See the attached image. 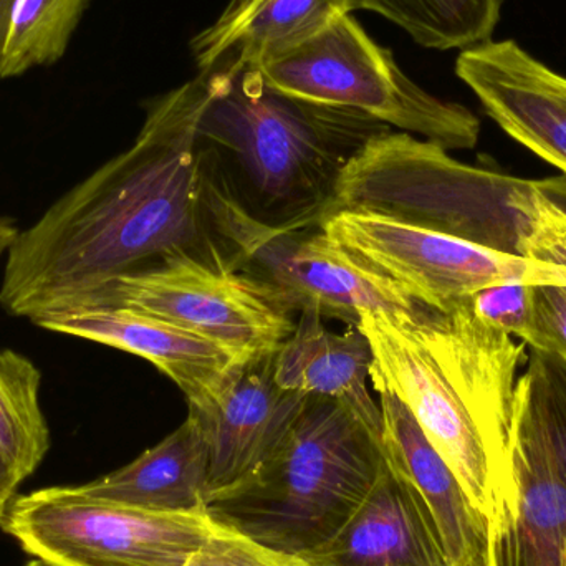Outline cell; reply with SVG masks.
Returning <instances> with one entry per match:
<instances>
[{
	"mask_svg": "<svg viewBox=\"0 0 566 566\" xmlns=\"http://www.w3.org/2000/svg\"><path fill=\"white\" fill-rule=\"evenodd\" d=\"M209 93L199 72L153 99L126 151L20 231L3 268V312L30 319L171 259L232 269L212 214L214 156L198 135Z\"/></svg>",
	"mask_w": 566,
	"mask_h": 566,
	"instance_id": "obj_1",
	"label": "cell"
},
{
	"mask_svg": "<svg viewBox=\"0 0 566 566\" xmlns=\"http://www.w3.org/2000/svg\"><path fill=\"white\" fill-rule=\"evenodd\" d=\"M537 185L465 165L436 143L391 129L346 166L323 221L342 211L378 216L524 258Z\"/></svg>",
	"mask_w": 566,
	"mask_h": 566,
	"instance_id": "obj_5",
	"label": "cell"
},
{
	"mask_svg": "<svg viewBox=\"0 0 566 566\" xmlns=\"http://www.w3.org/2000/svg\"><path fill=\"white\" fill-rule=\"evenodd\" d=\"M455 73L511 138L566 176V76L514 40L464 50Z\"/></svg>",
	"mask_w": 566,
	"mask_h": 566,
	"instance_id": "obj_11",
	"label": "cell"
},
{
	"mask_svg": "<svg viewBox=\"0 0 566 566\" xmlns=\"http://www.w3.org/2000/svg\"><path fill=\"white\" fill-rule=\"evenodd\" d=\"M212 214L232 269L277 295L293 313L316 308L358 326L366 310L412 312L419 302L346 254L322 228H272L252 218L226 185L218 163Z\"/></svg>",
	"mask_w": 566,
	"mask_h": 566,
	"instance_id": "obj_8",
	"label": "cell"
},
{
	"mask_svg": "<svg viewBox=\"0 0 566 566\" xmlns=\"http://www.w3.org/2000/svg\"><path fill=\"white\" fill-rule=\"evenodd\" d=\"M527 346L566 363V286L535 285L534 329Z\"/></svg>",
	"mask_w": 566,
	"mask_h": 566,
	"instance_id": "obj_27",
	"label": "cell"
},
{
	"mask_svg": "<svg viewBox=\"0 0 566 566\" xmlns=\"http://www.w3.org/2000/svg\"><path fill=\"white\" fill-rule=\"evenodd\" d=\"M186 566H308L295 555L283 554L244 535L219 527Z\"/></svg>",
	"mask_w": 566,
	"mask_h": 566,
	"instance_id": "obj_26",
	"label": "cell"
},
{
	"mask_svg": "<svg viewBox=\"0 0 566 566\" xmlns=\"http://www.w3.org/2000/svg\"><path fill=\"white\" fill-rule=\"evenodd\" d=\"M517 398L537 428L558 474L566 484V363L551 353L531 349L527 369L518 378Z\"/></svg>",
	"mask_w": 566,
	"mask_h": 566,
	"instance_id": "obj_23",
	"label": "cell"
},
{
	"mask_svg": "<svg viewBox=\"0 0 566 566\" xmlns=\"http://www.w3.org/2000/svg\"><path fill=\"white\" fill-rule=\"evenodd\" d=\"M258 70L286 95L363 113L448 151L475 148L481 136L471 109L421 88L353 13Z\"/></svg>",
	"mask_w": 566,
	"mask_h": 566,
	"instance_id": "obj_6",
	"label": "cell"
},
{
	"mask_svg": "<svg viewBox=\"0 0 566 566\" xmlns=\"http://www.w3.org/2000/svg\"><path fill=\"white\" fill-rule=\"evenodd\" d=\"M358 328L371 345L373 388L408 406L494 538L517 497V385L527 345L482 322L468 296L442 308L366 310Z\"/></svg>",
	"mask_w": 566,
	"mask_h": 566,
	"instance_id": "obj_2",
	"label": "cell"
},
{
	"mask_svg": "<svg viewBox=\"0 0 566 566\" xmlns=\"http://www.w3.org/2000/svg\"><path fill=\"white\" fill-rule=\"evenodd\" d=\"M88 497L159 514H205L209 451L195 418L118 471L78 485Z\"/></svg>",
	"mask_w": 566,
	"mask_h": 566,
	"instance_id": "obj_19",
	"label": "cell"
},
{
	"mask_svg": "<svg viewBox=\"0 0 566 566\" xmlns=\"http://www.w3.org/2000/svg\"><path fill=\"white\" fill-rule=\"evenodd\" d=\"M468 300L482 322L528 345L534 329L535 285L489 286L472 293Z\"/></svg>",
	"mask_w": 566,
	"mask_h": 566,
	"instance_id": "obj_25",
	"label": "cell"
},
{
	"mask_svg": "<svg viewBox=\"0 0 566 566\" xmlns=\"http://www.w3.org/2000/svg\"><path fill=\"white\" fill-rule=\"evenodd\" d=\"M19 234V228L13 219L0 218V259L7 258Z\"/></svg>",
	"mask_w": 566,
	"mask_h": 566,
	"instance_id": "obj_29",
	"label": "cell"
},
{
	"mask_svg": "<svg viewBox=\"0 0 566 566\" xmlns=\"http://www.w3.org/2000/svg\"><path fill=\"white\" fill-rule=\"evenodd\" d=\"M514 511L492 538V566H566V484L517 398Z\"/></svg>",
	"mask_w": 566,
	"mask_h": 566,
	"instance_id": "obj_17",
	"label": "cell"
},
{
	"mask_svg": "<svg viewBox=\"0 0 566 566\" xmlns=\"http://www.w3.org/2000/svg\"><path fill=\"white\" fill-rule=\"evenodd\" d=\"M2 527L45 566H186L218 531L206 514H159L46 488L15 497Z\"/></svg>",
	"mask_w": 566,
	"mask_h": 566,
	"instance_id": "obj_7",
	"label": "cell"
},
{
	"mask_svg": "<svg viewBox=\"0 0 566 566\" xmlns=\"http://www.w3.org/2000/svg\"><path fill=\"white\" fill-rule=\"evenodd\" d=\"M349 13L346 0H229L221 15L192 39L199 72L235 62L261 69Z\"/></svg>",
	"mask_w": 566,
	"mask_h": 566,
	"instance_id": "obj_18",
	"label": "cell"
},
{
	"mask_svg": "<svg viewBox=\"0 0 566 566\" xmlns=\"http://www.w3.org/2000/svg\"><path fill=\"white\" fill-rule=\"evenodd\" d=\"M385 462L381 438L361 419L335 399L310 395L271 454L238 484L209 495L205 514L300 557L343 527Z\"/></svg>",
	"mask_w": 566,
	"mask_h": 566,
	"instance_id": "obj_4",
	"label": "cell"
},
{
	"mask_svg": "<svg viewBox=\"0 0 566 566\" xmlns=\"http://www.w3.org/2000/svg\"><path fill=\"white\" fill-rule=\"evenodd\" d=\"M274 355L242 363L214 396L188 406L208 444L209 495L248 478L279 444L305 402L306 395L275 382Z\"/></svg>",
	"mask_w": 566,
	"mask_h": 566,
	"instance_id": "obj_12",
	"label": "cell"
},
{
	"mask_svg": "<svg viewBox=\"0 0 566 566\" xmlns=\"http://www.w3.org/2000/svg\"><path fill=\"white\" fill-rule=\"evenodd\" d=\"M206 73L199 139L242 208L272 228H319L346 166L391 132L363 113L286 95L251 66L219 62Z\"/></svg>",
	"mask_w": 566,
	"mask_h": 566,
	"instance_id": "obj_3",
	"label": "cell"
},
{
	"mask_svg": "<svg viewBox=\"0 0 566 566\" xmlns=\"http://www.w3.org/2000/svg\"><path fill=\"white\" fill-rule=\"evenodd\" d=\"M346 254L422 305L442 308L489 286H566V268L482 248L405 222L335 212L319 224Z\"/></svg>",
	"mask_w": 566,
	"mask_h": 566,
	"instance_id": "obj_10",
	"label": "cell"
},
{
	"mask_svg": "<svg viewBox=\"0 0 566 566\" xmlns=\"http://www.w3.org/2000/svg\"><path fill=\"white\" fill-rule=\"evenodd\" d=\"M316 308L296 313L295 328L274 355V379L286 391L325 396L381 438L382 418L369 392L371 345L358 326L332 332Z\"/></svg>",
	"mask_w": 566,
	"mask_h": 566,
	"instance_id": "obj_16",
	"label": "cell"
},
{
	"mask_svg": "<svg viewBox=\"0 0 566 566\" xmlns=\"http://www.w3.org/2000/svg\"><path fill=\"white\" fill-rule=\"evenodd\" d=\"M13 2H15V0H0V50H2L3 39H6Z\"/></svg>",
	"mask_w": 566,
	"mask_h": 566,
	"instance_id": "obj_30",
	"label": "cell"
},
{
	"mask_svg": "<svg viewBox=\"0 0 566 566\" xmlns=\"http://www.w3.org/2000/svg\"><path fill=\"white\" fill-rule=\"evenodd\" d=\"M524 258L566 268V176L538 179Z\"/></svg>",
	"mask_w": 566,
	"mask_h": 566,
	"instance_id": "obj_24",
	"label": "cell"
},
{
	"mask_svg": "<svg viewBox=\"0 0 566 566\" xmlns=\"http://www.w3.org/2000/svg\"><path fill=\"white\" fill-rule=\"evenodd\" d=\"M78 306H122L155 316L244 359L274 355L296 322L295 313L262 283L191 258L122 275L59 310Z\"/></svg>",
	"mask_w": 566,
	"mask_h": 566,
	"instance_id": "obj_9",
	"label": "cell"
},
{
	"mask_svg": "<svg viewBox=\"0 0 566 566\" xmlns=\"http://www.w3.org/2000/svg\"><path fill=\"white\" fill-rule=\"evenodd\" d=\"M30 322L146 359L185 392L188 406L214 396L231 373L249 361L196 333L122 306L53 310L32 316Z\"/></svg>",
	"mask_w": 566,
	"mask_h": 566,
	"instance_id": "obj_13",
	"label": "cell"
},
{
	"mask_svg": "<svg viewBox=\"0 0 566 566\" xmlns=\"http://www.w3.org/2000/svg\"><path fill=\"white\" fill-rule=\"evenodd\" d=\"M92 0H15L0 50V78H15L65 55Z\"/></svg>",
	"mask_w": 566,
	"mask_h": 566,
	"instance_id": "obj_22",
	"label": "cell"
},
{
	"mask_svg": "<svg viewBox=\"0 0 566 566\" xmlns=\"http://www.w3.org/2000/svg\"><path fill=\"white\" fill-rule=\"evenodd\" d=\"M349 13L366 10L405 30L431 50H464L494 35L504 0H346Z\"/></svg>",
	"mask_w": 566,
	"mask_h": 566,
	"instance_id": "obj_20",
	"label": "cell"
},
{
	"mask_svg": "<svg viewBox=\"0 0 566 566\" xmlns=\"http://www.w3.org/2000/svg\"><path fill=\"white\" fill-rule=\"evenodd\" d=\"M386 461L411 481L438 524L449 566H492V528L472 504L448 462L429 442L408 406L376 391Z\"/></svg>",
	"mask_w": 566,
	"mask_h": 566,
	"instance_id": "obj_15",
	"label": "cell"
},
{
	"mask_svg": "<svg viewBox=\"0 0 566 566\" xmlns=\"http://www.w3.org/2000/svg\"><path fill=\"white\" fill-rule=\"evenodd\" d=\"M19 482L13 478L2 459H0V522L3 515L9 511L10 504L15 499V491L19 489Z\"/></svg>",
	"mask_w": 566,
	"mask_h": 566,
	"instance_id": "obj_28",
	"label": "cell"
},
{
	"mask_svg": "<svg viewBox=\"0 0 566 566\" xmlns=\"http://www.w3.org/2000/svg\"><path fill=\"white\" fill-rule=\"evenodd\" d=\"M40 385L42 373L27 356L0 349V459L19 484L36 471L50 449Z\"/></svg>",
	"mask_w": 566,
	"mask_h": 566,
	"instance_id": "obj_21",
	"label": "cell"
},
{
	"mask_svg": "<svg viewBox=\"0 0 566 566\" xmlns=\"http://www.w3.org/2000/svg\"><path fill=\"white\" fill-rule=\"evenodd\" d=\"M300 558L308 566H449L428 504L388 461L343 527Z\"/></svg>",
	"mask_w": 566,
	"mask_h": 566,
	"instance_id": "obj_14",
	"label": "cell"
}]
</instances>
